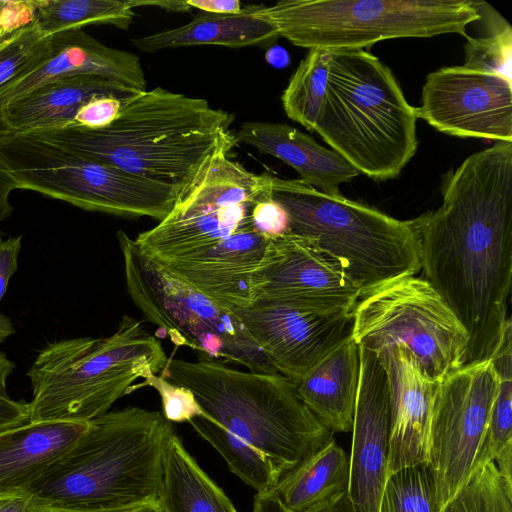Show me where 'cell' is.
Listing matches in <instances>:
<instances>
[{"mask_svg":"<svg viewBox=\"0 0 512 512\" xmlns=\"http://www.w3.org/2000/svg\"><path fill=\"white\" fill-rule=\"evenodd\" d=\"M360 378V349L349 335L297 384L307 408L331 432L353 427Z\"/></svg>","mask_w":512,"mask_h":512,"instance_id":"obj_23","label":"cell"},{"mask_svg":"<svg viewBox=\"0 0 512 512\" xmlns=\"http://www.w3.org/2000/svg\"><path fill=\"white\" fill-rule=\"evenodd\" d=\"M88 422H28L0 432V502L28 496L38 479L75 443Z\"/></svg>","mask_w":512,"mask_h":512,"instance_id":"obj_20","label":"cell"},{"mask_svg":"<svg viewBox=\"0 0 512 512\" xmlns=\"http://www.w3.org/2000/svg\"><path fill=\"white\" fill-rule=\"evenodd\" d=\"M159 411L127 407L88 421L28 493L31 506L112 511L160 501L164 455L175 434Z\"/></svg>","mask_w":512,"mask_h":512,"instance_id":"obj_4","label":"cell"},{"mask_svg":"<svg viewBox=\"0 0 512 512\" xmlns=\"http://www.w3.org/2000/svg\"><path fill=\"white\" fill-rule=\"evenodd\" d=\"M441 512H512V484L494 462L477 468Z\"/></svg>","mask_w":512,"mask_h":512,"instance_id":"obj_31","label":"cell"},{"mask_svg":"<svg viewBox=\"0 0 512 512\" xmlns=\"http://www.w3.org/2000/svg\"><path fill=\"white\" fill-rule=\"evenodd\" d=\"M124 101L113 95L94 96L80 107L72 125L85 129L109 126L118 118Z\"/></svg>","mask_w":512,"mask_h":512,"instance_id":"obj_36","label":"cell"},{"mask_svg":"<svg viewBox=\"0 0 512 512\" xmlns=\"http://www.w3.org/2000/svg\"><path fill=\"white\" fill-rule=\"evenodd\" d=\"M52 35L34 24L0 46V89L28 72L51 50Z\"/></svg>","mask_w":512,"mask_h":512,"instance_id":"obj_32","label":"cell"},{"mask_svg":"<svg viewBox=\"0 0 512 512\" xmlns=\"http://www.w3.org/2000/svg\"><path fill=\"white\" fill-rule=\"evenodd\" d=\"M233 121L205 99L156 87L125 100L104 128L69 125L32 134L180 190L210 156L233 149Z\"/></svg>","mask_w":512,"mask_h":512,"instance_id":"obj_3","label":"cell"},{"mask_svg":"<svg viewBox=\"0 0 512 512\" xmlns=\"http://www.w3.org/2000/svg\"><path fill=\"white\" fill-rule=\"evenodd\" d=\"M279 36L269 22L243 8L237 14H212L200 11L187 24L132 38L140 51L153 53L164 49L198 45L242 48L273 43Z\"/></svg>","mask_w":512,"mask_h":512,"instance_id":"obj_25","label":"cell"},{"mask_svg":"<svg viewBox=\"0 0 512 512\" xmlns=\"http://www.w3.org/2000/svg\"><path fill=\"white\" fill-rule=\"evenodd\" d=\"M14 333L15 328L11 319L4 314H0V343L4 342Z\"/></svg>","mask_w":512,"mask_h":512,"instance_id":"obj_49","label":"cell"},{"mask_svg":"<svg viewBox=\"0 0 512 512\" xmlns=\"http://www.w3.org/2000/svg\"><path fill=\"white\" fill-rule=\"evenodd\" d=\"M252 512H290L272 492L256 493Z\"/></svg>","mask_w":512,"mask_h":512,"instance_id":"obj_43","label":"cell"},{"mask_svg":"<svg viewBox=\"0 0 512 512\" xmlns=\"http://www.w3.org/2000/svg\"><path fill=\"white\" fill-rule=\"evenodd\" d=\"M268 239L247 228L191 253L154 261L219 305L235 311L252 304L251 276L263 258Z\"/></svg>","mask_w":512,"mask_h":512,"instance_id":"obj_18","label":"cell"},{"mask_svg":"<svg viewBox=\"0 0 512 512\" xmlns=\"http://www.w3.org/2000/svg\"><path fill=\"white\" fill-rule=\"evenodd\" d=\"M168 358L142 324L124 315L102 338L48 343L27 371L30 422H88L128 394L132 383L164 370Z\"/></svg>","mask_w":512,"mask_h":512,"instance_id":"obj_6","label":"cell"},{"mask_svg":"<svg viewBox=\"0 0 512 512\" xmlns=\"http://www.w3.org/2000/svg\"><path fill=\"white\" fill-rule=\"evenodd\" d=\"M163 376L189 389L204 414L189 421L257 493L333 438L280 373L240 371L223 362L168 359Z\"/></svg>","mask_w":512,"mask_h":512,"instance_id":"obj_2","label":"cell"},{"mask_svg":"<svg viewBox=\"0 0 512 512\" xmlns=\"http://www.w3.org/2000/svg\"><path fill=\"white\" fill-rule=\"evenodd\" d=\"M473 0H282L245 7L279 37L308 50H363L395 38L467 36L481 18Z\"/></svg>","mask_w":512,"mask_h":512,"instance_id":"obj_8","label":"cell"},{"mask_svg":"<svg viewBox=\"0 0 512 512\" xmlns=\"http://www.w3.org/2000/svg\"><path fill=\"white\" fill-rule=\"evenodd\" d=\"M28 512H84V511H68V510H58L51 509L45 507H37L30 506ZM97 512H164L160 502L149 503L144 505H139L127 509L121 510H112V511H97Z\"/></svg>","mask_w":512,"mask_h":512,"instance_id":"obj_44","label":"cell"},{"mask_svg":"<svg viewBox=\"0 0 512 512\" xmlns=\"http://www.w3.org/2000/svg\"><path fill=\"white\" fill-rule=\"evenodd\" d=\"M312 512H354V509L346 491L325 506Z\"/></svg>","mask_w":512,"mask_h":512,"instance_id":"obj_45","label":"cell"},{"mask_svg":"<svg viewBox=\"0 0 512 512\" xmlns=\"http://www.w3.org/2000/svg\"><path fill=\"white\" fill-rule=\"evenodd\" d=\"M386 373L389 404L387 477L429 463L430 426L438 383L404 346L376 354Z\"/></svg>","mask_w":512,"mask_h":512,"instance_id":"obj_17","label":"cell"},{"mask_svg":"<svg viewBox=\"0 0 512 512\" xmlns=\"http://www.w3.org/2000/svg\"><path fill=\"white\" fill-rule=\"evenodd\" d=\"M266 61L273 67L283 68L290 62L288 52L281 46H274L267 50L265 54Z\"/></svg>","mask_w":512,"mask_h":512,"instance_id":"obj_46","label":"cell"},{"mask_svg":"<svg viewBox=\"0 0 512 512\" xmlns=\"http://www.w3.org/2000/svg\"><path fill=\"white\" fill-rule=\"evenodd\" d=\"M251 222L255 231L268 237L289 234L288 213L279 203L271 199L270 193L255 203Z\"/></svg>","mask_w":512,"mask_h":512,"instance_id":"obj_37","label":"cell"},{"mask_svg":"<svg viewBox=\"0 0 512 512\" xmlns=\"http://www.w3.org/2000/svg\"><path fill=\"white\" fill-rule=\"evenodd\" d=\"M139 92L94 75L60 78L9 103L0 112V129L32 133L69 126L80 107L94 96L126 100Z\"/></svg>","mask_w":512,"mask_h":512,"instance_id":"obj_21","label":"cell"},{"mask_svg":"<svg viewBox=\"0 0 512 512\" xmlns=\"http://www.w3.org/2000/svg\"><path fill=\"white\" fill-rule=\"evenodd\" d=\"M160 504L164 512H237L223 490L204 472L175 433L163 468Z\"/></svg>","mask_w":512,"mask_h":512,"instance_id":"obj_27","label":"cell"},{"mask_svg":"<svg viewBox=\"0 0 512 512\" xmlns=\"http://www.w3.org/2000/svg\"><path fill=\"white\" fill-rule=\"evenodd\" d=\"M145 386L152 387L159 393L162 414L171 423L189 422L196 416L204 414L189 389L170 382L163 375L147 376L141 383L131 385L128 394Z\"/></svg>","mask_w":512,"mask_h":512,"instance_id":"obj_34","label":"cell"},{"mask_svg":"<svg viewBox=\"0 0 512 512\" xmlns=\"http://www.w3.org/2000/svg\"><path fill=\"white\" fill-rule=\"evenodd\" d=\"M417 118L460 138L512 142V83L499 73L442 67L422 87Z\"/></svg>","mask_w":512,"mask_h":512,"instance_id":"obj_14","label":"cell"},{"mask_svg":"<svg viewBox=\"0 0 512 512\" xmlns=\"http://www.w3.org/2000/svg\"><path fill=\"white\" fill-rule=\"evenodd\" d=\"M315 131L358 173L396 178L418 149L416 107L391 69L365 50H329Z\"/></svg>","mask_w":512,"mask_h":512,"instance_id":"obj_5","label":"cell"},{"mask_svg":"<svg viewBox=\"0 0 512 512\" xmlns=\"http://www.w3.org/2000/svg\"><path fill=\"white\" fill-rule=\"evenodd\" d=\"M330 51L310 49L291 76L281 100L286 115L309 131H315L323 104Z\"/></svg>","mask_w":512,"mask_h":512,"instance_id":"obj_29","label":"cell"},{"mask_svg":"<svg viewBox=\"0 0 512 512\" xmlns=\"http://www.w3.org/2000/svg\"><path fill=\"white\" fill-rule=\"evenodd\" d=\"M270 197L288 213L289 234L311 241L361 289L421 270L413 220H398L341 194L300 179L271 176Z\"/></svg>","mask_w":512,"mask_h":512,"instance_id":"obj_7","label":"cell"},{"mask_svg":"<svg viewBox=\"0 0 512 512\" xmlns=\"http://www.w3.org/2000/svg\"><path fill=\"white\" fill-rule=\"evenodd\" d=\"M75 75L98 76L140 92L147 89L136 54L108 47L82 29H70L52 34L50 52L0 89V112L12 101L47 83Z\"/></svg>","mask_w":512,"mask_h":512,"instance_id":"obj_19","label":"cell"},{"mask_svg":"<svg viewBox=\"0 0 512 512\" xmlns=\"http://www.w3.org/2000/svg\"><path fill=\"white\" fill-rule=\"evenodd\" d=\"M441 194L439 208L412 219L421 269L468 334L466 364L489 360L511 321L512 142L467 157Z\"/></svg>","mask_w":512,"mask_h":512,"instance_id":"obj_1","label":"cell"},{"mask_svg":"<svg viewBox=\"0 0 512 512\" xmlns=\"http://www.w3.org/2000/svg\"><path fill=\"white\" fill-rule=\"evenodd\" d=\"M277 373L298 384L352 330V312L253 302L233 311Z\"/></svg>","mask_w":512,"mask_h":512,"instance_id":"obj_15","label":"cell"},{"mask_svg":"<svg viewBox=\"0 0 512 512\" xmlns=\"http://www.w3.org/2000/svg\"><path fill=\"white\" fill-rule=\"evenodd\" d=\"M31 502L28 496L10 498L0 502V512H28Z\"/></svg>","mask_w":512,"mask_h":512,"instance_id":"obj_47","label":"cell"},{"mask_svg":"<svg viewBox=\"0 0 512 512\" xmlns=\"http://www.w3.org/2000/svg\"><path fill=\"white\" fill-rule=\"evenodd\" d=\"M497 385L490 359L465 364L438 383L430 426L429 465L441 511L476 469Z\"/></svg>","mask_w":512,"mask_h":512,"instance_id":"obj_12","label":"cell"},{"mask_svg":"<svg viewBox=\"0 0 512 512\" xmlns=\"http://www.w3.org/2000/svg\"><path fill=\"white\" fill-rule=\"evenodd\" d=\"M133 8L139 6H156L170 12H190V7L186 0H128Z\"/></svg>","mask_w":512,"mask_h":512,"instance_id":"obj_42","label":"cell"},{"mask_svg":"<svg viewBox=\"0 0 512 512\" xmlns=\"http://www.w3.org/2000/svg\"><path fill=\"white\" fill-rule=\"evenodd\" d=\"M21 240V235L8 237L6 240L0 236V302L6 293L11 276L17 270Z\"/></svg>","mask_w":512,"mask_h":512,"instance_id":"obj_38","label":"cell"},{"mask_svg":"<svg viewBox=\"0 0 512 512\" xmlns=\"http://www.w3.org/2000/svg\"><path fill=\"white\" fill-rule=\"evenodd\" d=\"M466 38L463 66L511 78L512 28L508 22L494 26L489 35Z\"/></svg>","mask_w":512,"mask_h":512,"instance_id":"obj_33","label":"cell"},{"mask_svg":"<svg viewBox=\"0 0 512 512\" xmlns=\"http://www.w3.org/2000/svg\"><path fill=\"white\" fill-rule=\"evenodd\" d=\"M190 7L212 14H237L242 11L238 0H186Z\"/></svg>","mask_w":512,"mask_h":512,"instance_id":"obj_41","label":"cell"},{"mask_svg":"<svg viewBox=\"0 0 512 512\" xmlns=\"http://www.w3.org/2000/svg\"><path fill=\"white\" fill-rule=\"evenodd\" d=\"M129 296L176 346L202 359L235 362L249 371L277 373L235 313L146 256L124 231L117 233Z\"/></svg>","mask_w":512,"mask_h":512,"instance_id":"obj_10","label":"cell"},{"mask_svg":"<svg viewBox=\"0 0 512 512\" xmlns=\"http://www.w3.org/2000/svg\"><path fill=\"white\" fill-rule=\"evenodd\" d=\"M30 422L29 403L0 392V432Z\"/></svg>","mask_w":512,"mask_h":512,"instance_id":"obj_39","label":"cell"},{"mask_svg":"<svg viewBox=\"0 0 512 512\" xmlns=\"http://www.w3.org/2000/svg\"><path fill=\"white\" fill-rule=\"evenodd\" d=\"M255 203L229 206L216 211L201 210L177 218H164L134 239L153 260L175 257L202 249L240 230L253 228Z\"/></svg>","mask_w":512,"mask_h":512,"instance_id":"obj_24","label":"cell"},{"mask_svg":"<svg viewBox=\"0 0 512 512\" xmlns=\"http://www.w3.org/2000/svg\"><path fill=\"white\" fill-rule=\"evenodd\" d=\"M349 458L334 438L285 474L272 493L290 512H312L348 490Z\"/></svg>","mask_w":512,"mask_h":512,"instance_id":"obj_26","label":"cell"},{"mask_svg":"<svg viewBox=\"0 0 512 512\" xmlns=\"http://www.w3.org/2000/svg\"><path fill=\"white\" fill-rule=\"evenodd\" d=\"M0 158L18 189L88 211L160 222L172 210L179 191L32 133L0 129Z\"/></svg>","mask_w":512,"mask_h":512,"instance_id":"obj_9","label":"cell"},{"mask_svg":"<svg viewBox=\"0 0 512 512\" xmlns=\"http://www.w3.org/2000/svg\"><path fill=\"white\" fill-rule=\"evenodd\" d=\"M351 336L375 354L406 347L434 381L467 363L468 334L436 290L407 275L362 294L352 311Z\"/></svg>","mask_w":512,"mask_h":512,"instance_id":"obj_11","label":"cell"},{"mask_svg":"<svg viewBox=\"0 0 512 512\" xmlns=\"http://www.w3.org/2000/svg\"><path fill=\"white\" fill-rule=\"evenodd\" d=\"M253 302L323 312H352L361 289L308 239L269 237L250 283Z\"/></svg>","mask_w":512,"mask_h":512,"instance_id":"obj_13","label":"cell"},{"mask_svg":"<svg viewBox=\"0 0 512 512\" xmlns=\"http://www.w3.org/2000/svg\"><path fill=\"white\" fill-rule=\"evenodd\" d=\"M360 349V378L352 427L348 496L354 512H379L387 480V379L377 355Z\"/></svg>","mask_w":512,"mask_h":512,"instance_id":"obj_16","label":"cell"},{"mask_svg":"<svg viewBox=\"0 0 512 512\" xmlns=\"http://www.w3.org/2000/svg\"><path fill=\"white\" fill-rule=\"evenodd\" d=\"M15 363L11 361L7 355L0 352V392L7 393V380L9 375L13 372Z\"/></svg>","mask_w":512,"mask_h":512,"instance_id":"obj_48","label":"cell"},{"mask_svg":"<svg viewBox=\"0 0 512 512\" xmlns=\"http://www.w3.org/2000/svg\"><path fill=\"white\" fill-rule=\"evenodd\" d=\"M14 189H18L12 174L0 158V224L13 212L9 197Z\"/></svg>","mask_w":512,"mask_h":512,"instance_id":"obj_40","label":"cell"},{"mask_svg":"<svg viewBox=\"0 0 512 512\" xmlns=\"http://www.w3.org/2000/svg\"><path fill=\"white\" fill-rule=\"evenodd\" d=\"M135 15L128 0H40L37 24L48 35L89 25L126 30Z\"/></svg>","mask_w":512,"mask_h":512,"instance_id":"obj_28","label":"cell"},{"mask_svg":"<svg viewBox=\"0 0 512 512\" xmlns=\"http://www.w3.org/2000/svg\"><path fill=\"white\" fill-rule=\"evenodd\" d=\"M235 137L292 167L304 183L331 195L359 175L343 157L320 145L313 137L285 123L246 121Z\"/></svg>","mask_w":512,"mask_h":512,"instance_id":"obj_22","label":"cell"},{"mask_svg":"<svg viewBox=\"0 0 512 512\" xmlns=\"http://www.w3.org/2000/svg\"><path fill=\"white\" fill-rule=\"evenodd\" d=\"M40 0H0V46L37 24Z\"/></svg>","mask_w":512,"mask_h":512,"instance_id":"obj_35","label":"cell"},{"mask_svg":"<svg viewBox=\"0 0 512 512\" xmlns=\"http://www.w3.org/2000/svg\"><path fill=\"white\" fill-rule=\"evenodd\" d=\"M379 512H441L429 463L405 467L390 474Z\"/></svg>","mask_w":512,"mask_h":512,"instance_id":"obj_30","label":"cell"}]
</instances>
